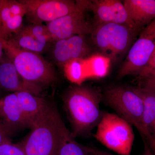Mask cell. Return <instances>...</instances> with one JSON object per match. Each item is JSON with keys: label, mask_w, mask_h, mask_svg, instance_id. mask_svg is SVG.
Segmentation results:
<instances>
[{"label": "cell", "mask_w": 155, "mask_h": 155, "mask_svg": "<svg viewBox=\"0 0 155 155\" xmlns=\"http://www.w3.org/2000/svg\"><path fill=\"white\" fill-rule=\"evenodd\" d=\"M102 100L101 92L89 87L77 85L66 93L64 105L72 124L71 134L74 138L89 134L97 126L104 113L100 108Z\"/></svg>", "instance_id": "1"}, {"label": "cell", "mask_w": 155, "mask_h": 155, "mask_svg": "<svg viewBox=\"0 0 155 155\" xmlns=\"http://www.w3.org/2000/svg\"><path fill=\"white\" fill-rule=\"evenodd\" d=\"M20 143L26 155H57L67 128L54 106L50 104Z\"/></svg>", "instance_id": "2"}, {"label": "cell", "mask_w": 155, "mask_h": 155, "mask_svg": "<svg viewBox=\"0 0 155 155\" xmlns=\"http://www.w3.org/2000/svg\"><path fill=\"white\" fill-rule=\"evenodd\" d=\"M4 51L19 74L28 82L41 87L57 79L54 67L39 54L19 48L11 39L5 40Z\"/></svg>", "instance_id": "3"}, {"label": "cell", "mask_w": 155, "mask_h": 155, "mask_svg": "<svg viewBox=\"0 0 155 155\" xmlns=\"http://www.w3.org/2000/svg\"><path fill=\"white\" fill-rule=\"evenodd\" d=\"M138 32L126 25L107 23L96 24L91 34L102 54L116 62L128 51Z\"/></svg>", "instance_id": "4"}, {"label": "cell", "mask_w": 155, "mask_h": 155, "mask_svg": "<svg viewBox=\"0 0 155 155\" xmlns=\"http://www.w3.org/2000/svg\"><path fill=\"white\" fill-rule=\"evenodd\" d=\"M94 138L119 155H130L134 134L129 122L117 114L103 113L97 126Z\"/></svg>", "instance_id": "5"}, {"label": "cell", "mask_w": 155, "mask_h": 155, "mask_svg": "<svg viewBox=\"0 0 155 155\" xmlns=\"http://www.w3.org/2000/svg\"><path fill=\"white\" fill-rule=\"evenodd\" d=\"M104 99L117 115L137 129L142 138L147 139L151 136L147 133L143 126V103L134 87H112L105 92Z\"/></svg>", "instance_id": "6"}, {"label": "cell", "mask_w": 155, "mask_h": 155, "mask_svg": "<svg viewBox=\"0 0 155 155\" xmlns=\"http://www.w3.org/2000/svg\"><path fill=\"white\" fill-rule=\"evenodd\" d=\"M155 50V19L142 30L138 38L131 45L117 78L137 75L149 64Z\"/></svg>", "instance_id": "7"}, {"label": "cell", "mask_w": 155, "mask_h": 155, "mask_svg": "<svg viewBox=\"0 0 155 155\" xmlns=\"http://www.w3.org/2000/svg\"><path fill=\"white\" fill-rule=\"evenodd\" d=\"M76 2V7L71 13L47 23L54 42L74 35L91 33L93 26L85 18V12L91 10V1L78 0Z\"/></svg>", "instance_id": "8"}, {"label": "cell", "mask_w": 155, "mask_h": 155, "mask_svg": "<svg viewBox=\"0 0 155 155\" xmlns=\"http://www.w3.org/2000/svg\"><path fill=\"white\" fill-rule=\"evenodd\" d=\"M31 24L48 23L72 12L76 6L72 0H20Z\"/></svg>", "instance_id": "9"}, {"label": "cell", "mask_w": 155, "mask_h": 155, "mask_svg": "<svg viewBox=\"0 0 155 155\" xmlns=\"http://www.w3.org/2000/svg\"><path fill=\"white\" fill-rule=\"evenodd\" d=\"M91 10L93 11L96 24L114 23L126 25L139 31L130 19L123 3L119 0L91 1Z\"/></svg>", "instance_id": "10"}, {"label": "cell", "mask_w": 155, "mask_h": 155, "mask_svg": "<svg viewBox=\"0 0 155 155\" xmlns=\"http://www.w3.org/2000/svg\"><path fill=\"white\" fill-rule=\"evenodd\" d=\"M85 35H76L54 42L52 54L61 66L72 60L84 59L90 56L91 50Z\"/></svg>", "instance_id": "11"}, {"label": "cell", "mask_w": 155, "mask_h": 155, "mask_svg": "<svg viewBox=\"0 0 155 155\" xmlns=\"http://www.w3.org/2000/svg\"><path fill=\"white\" fill-rule=\"evenodd\" d=\"M0 86L14 93L27 91L39 96L42 92L41 87L28 82L20 75L9 58L0 64Z\"/></svg>", "instance_id": "12"}, {"label": "cell", "mask_w": 155, "mask_h": 155, "mask_svg": "<svg viewBox=\"0 0 155 155\" xmlns=\"http://www.w3.org/2000/svg\"><path fill=\"white\" fill-rule=\"evenodd\" d=\"M0 118L4 119L14 129L30 128L16 93L9 94L0 100Z\"/></svg>", "instance_id": "13"}, {"label": "cell", "mask_w": 155, "mask_h": 155, "mask_svg": "<svg viewBox=\"0 0 155 155\" xmlns=\"http://www.w3.org/2000/svg\"><path fill=\"white\" fill-rule=\"evenodd\" d=\"M129 17L140 30L155 19V0H125Z\"/></svg>", "instance_id": "14"}, {"label": "cell", "mask_w": 155, "mask_h": 155, "mask_svg": "<svg viewBox=\"0 0 155 155\" xmlns=\"http://www.w3.org/2000/svg\"><path fill=\"white\" fill-rule=\"evenodd\" d=\"M16 93L21 109L31 129L50 104L43 98L28 92H18Z\"/></svg>", "instance_id": "15"}, {"label": "cell", "mask_w": 155, "mask_h": 155, "mask_svg": "<svg viewBox=\"0 0 155 155\" xmlns=\"http://www.w3.org/2000/svg\"><path fill=\"white\" fill-rule=\"evenodd\" d=\"M143 106V122L147 133L155 137V91L141 86L134 87Z\"/></svg>", "instance_id": "16"}, {"label": "cell", "mask_w": 155, "mask_h": 155, "mask_svg": "<svg viewBox=\"0 0 155 155\" xmlns=\"http://www.w3.org/2000/svg\"><path fill=\"white\" fill-rule=\"evenodd\" d=\"M111 60L102 54H97L82 59L85 79L102 78L108 74Z\"/></svg>", "instance_id": "17"}, {"label": "cell", "mask_w": 155, "mask_h": 155, "mask_svg": "<svg viewBox=\"0 0 155 155\" xmlns=\"http://www.w3.org/2000/svg\"><path fill=\"white\" fill-rule=\"evenodd\" d=\"M14 35V38L10 39L21 49L39 54L48 47V44L39 41L22 28Z\"/></svg>", "instance_id": "18"}, {"label": "cell", "mask_w": 155, "mask_h": 155, "mask_svg": "<svg viewBox=\"0 0 155 155\" xmlns=\"http://www.w3.org/2000/svg\"><path fill=\"white\" fill-rule=\"evenodd\" d=\"M57 155H93L90 147L84 146L75 141L67 129L61 140Z\"/></svg>", "instance_id": "19"}, {"label": "cell", "mask_w": 155, "mask_h": 155, "mask_svg": "<svg viewBox=\"0 0 155 155\" xmlns=\"http://www.w3.org/2000/svg\"><path fill=\"white\" fill-rule=\"evenodd\" d=\"M63 67L66 77L72 83L80 85L85 80L82 59L70 61Z\"/></svg>", "instance_id": "20"}, {"label": "cell", "mask_w": 155, "mask_h": 155, "mask_svg": "<svg viewBox=\"0 0 155 155\" xmlns=\"http://www.w3.org/2000/svg\"><path fill=\"white\" fill-rule=\"evenodd\" d=\"M22 29L39 41L47 44L54 42L47 26L42 23L30 24L23 26Z\"/></svg>", "instance_id": "21"}, {"label": "cell", "mask_w": 155, "mask_h": 155, "mask_svg": "<svg viewBox=\"0 0 155 155\" xmlns=\"http://www.w3.org/2000/svg\"><path fill=\"white\" fill-rule=\"evenodd\" d=\"M23 16H14L2 24L1 32L3 37L5 39L12 34H16L23 27L22 25Z\"/></svg>", "instance_id": "22"}, {"label": "cell", "mask_w": 155, "mask_h": 155, "mask_svg": "<svg viewBox=\"0 0 155 155\" xmlns=\"http://www.w3.org/2000/svg\"><path fill=\"white\" fill-rule=\"evenodd\" d=\"M0 155H26L21 145L12 142L0 145Z\"/></svg>", "instance_id": "23"}, {"label": "cell", "mask_w": 155, "mask_h": 155, "mask_svg": "<svg viewBox=\"0 0 155 155\" xmlns=\"http://www.w3.org/2000/svg\"><path fill=\"white\" fill-rule=\"evenodd\" d=\"M14 129L4 119L0 118V145L11 142Z\"/></svg>", "instance_id": "24"}, {"label": "cell", "mask_w": 155, "mask_h": 155, "mask_svg": "<svg viewBox=\"0 0 155 155\" xmlns=\"http://www.w3.org/2000/svg\"><path fill=\"white\" fill-rule=\"evenodd\" d=\"M155 75V50L151 59L146 67L138 75V79L140 81L153 77Z\"/></svg>", "instance_id": "25"}, {"label": "cell", "mask_w": 155, "mask_h": 155, "mask_svg": "<svg viewBox=\"0 0 155 155\" xmlns=\"http://www.w3.org/2000/svg\"><path fill=\"white\" fill-rule=\"evenodd\" d=\"M8 4L13 16H25L26 10L24 5L20 1L8 0Z\"/></svg>", "instance_id": "26"}, {"label": "cell", "mask_w": 155, "mask_h": 155, "mask_svg": "<svg viewBox=\"0 0 155 155\" xmlns=\"http://www.w3.org/2000/svg\"><path fill=\"white\" fill-rule=\"evenodd\" d=\"M9 8L8 0H0V21L1 25L13 17Z\"/></svg>", "instance_id": "27"}, {"label": "cell", "mask_w": 155, "mask_h": 155, "mask_svg": "<svg viewBox=\"0 0 155 155\" xmlns=\"http://www.w3.org/2000/svg\"><path fill=\"white\" fill-rule=\"evenodd\" d=\"M141 86L155 91V75L141 81Z\"/></svg>", "instance_id": "28"}, {"label": "cell", "mask_w": 155, "mask_h": 155, "mask_svg": "<svg viewBox=\"0 0 155 155\" xmlns=\"http://www.w3.org/2000/svg\"><path fill=\"white\" fill-rule=\"evenodd\" d=\"M145 139L153 154L154 155H155V137L152 136L148 138Z\"/></svg>", "instance_id": "29"}, {"label": "cell", "mask_w": 155, "mask_h": 155, "mask_svg": "<svg viewBox=\"0 0 155 155\" xmlns=\"http://www.w3.org/2000/svg\"><path fill=\"white\" fill-rule=\"evenodd\" d=\"M144 143V151L142 155H154L145 139L143 138Z\"/></svg>", "instance_id": "30"}, {"label": "cell", "mask_w": 155, "mask_h": 155, "mask_svg": "<svg viewBox=\"0 0 155 155\" xmlns=\"http://www.w3.org/2000/svg\"><path fill=\"white\" fill-rule=\"evenodd\" d=\"M91 151L93 155H114L110 153L107 152L106 151L94 148L91 147Z\"/></svg>", "instance_id": "31"}, {"label": "cell", "mask_w": 155, "mask_h": 155, "mask_svg": "<svg viewBox=\"0 0 155 155\" xmlns=\"http://www.w3.org/2000/svg\"><path fill=\"white\" fill-rule=\"evenodd\" d=\"M5 39L3 37L1 34V28H0V60L2 59L4 51V42Z\"/></svg>", "instance_id": "32"}, {"label": "cell", "mask_w": 155, "mask_h": 155, "mask_svg": "<svg viewBox=\"0 0 155 155\" xmlns=\"http://www.w3.org/2000/svg\"><path fill=\"white\" fill-rule=\"evenodd\" d=\"M1 24H0V28H1Z\"/></svg>", "instance_id": "33"}, {"label": "cell", "mask_w": 155, "mask_h": 155, "mask_svg": "<svg viewBox=\"0 0 155 155\" xmlns=\"http://www.w3.org/2000/svg\"><path fill=\"white\" fill-rule=\"evenodd\" d=\"M0 24H1V21H0Z\"/></svg>", "instance_id": "34"}]
</instances>
